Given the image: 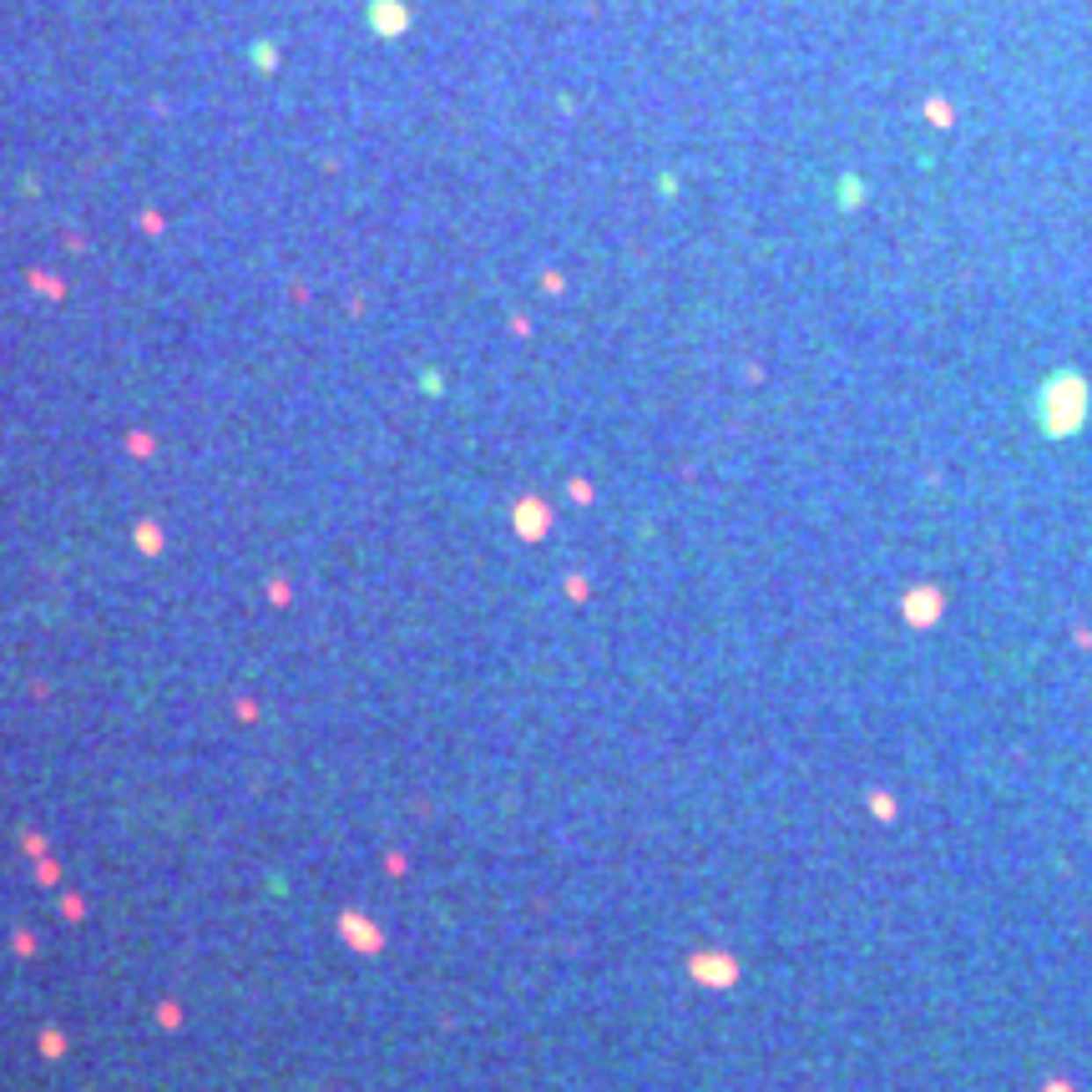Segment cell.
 I'll return each instance as SVG.
<instances>
[{"instance_id": "6da1fadb", "label": "cell", "mask_w": 1092, "mask_h": 1092, "mask_svg": "<svg viewBox=\"0 0 1092 1092\" xmlns=\"http://www.w3.org/2000/svg\"><path fill=\"white\" fill-rule=\"evenodd\" d=\"M1047 1092H1067V1088H1047Z\"/></svg>"}]
</instances>
